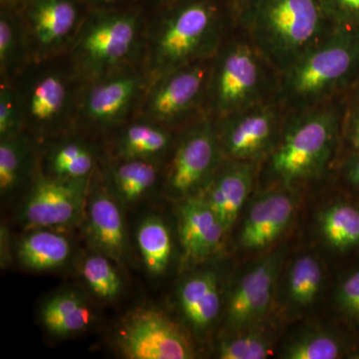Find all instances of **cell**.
I'll use <instances>...</instances> for the list:
<instances>
[{"mask_svg": "<svg viewBox=\"0 0 359 359\" xmlns=\"http://www.w3.org/2000/svg\"><path fill=\"white\" fill-rule=\"evenodd\" d=\"M149 83L143 63L84 82L74 126L99 130L120 126L136 115Z\"/></svg>", "mask_w": 359, "mask_h": 359, "instance_id": "30bf717a", "label": "cell"}, {"mask_svg": "<svg viewBox=\"0 0 359 359\" xmlns=\"http://www.w3.org/2000/svg\"><path fill=\"white\" fill-rule=\"evenodd\" d=\"M143 1L152 4L155 7L156 11H157V9L162 8V7L169 6L175 0H142V2Z\"/></svg>", "mask_w": 359, "mask_h": 359, "instance_id": "60d3db41", "label": "cell"}, {"mask_svg": "<svg viewBox=\"0 0 359 359\" xmlns=\"http://www.w3.org/2000/svg\"><path fill=\"white\" fill-rule=\"evenodd\" d=\"M282 264V254L275 252L257 262L231 290L226 318L235 330L249 327L266 313Z\"/></svg>", "mask_w": 359, "mask_h": 359, "instance_id": "2e32d148", "label": "cell"}, {"mask_svg": "<svg viewBox=\"0 0 359 359\" xmlns=\"http://www.w3.org/2000/svg\"><path fill=\"white\" fill-rule=\"evenodd\" d=\"M25 131V116L20 97L11 81L0 86V140Z\"/></svg>", "mask_w": 359, "mask_h": 359, "instance_id": "836d02e7", "label": "cell"}, {"mask_svg": "<svg viewBox=\"0 0 359 359\" xmlns=\"http://www.w3.org/2000/svg\"><path fill=\"white\" fill-rule=\"evenodd\" d=\"M90 181H67L40 174L21 204L18 219L29 230L79 223L83 219Z\"/></svg>", "mask_w": 359, "mask_h": 359, "instance_id": "5bb4252c", "label": "cell"}, {"mask_svg": "<svg viewBox=\"0 0 359 359\" xmlns=\"http://www.w3.org/2000/svg\"><path fill=\"white\" fill-rule=\"evenodd\" d=\"M88 7L89 11L94 9L122 8L142 4V0H81Z\"/></svg>", "mask_w": 359, "mask_h": 359, "instance_id": "f35d334b", "label": "cell"}, {"mask_svg": "<svg viewBox=\"0 0 359 359\" xmlns=\"http://www.w3.org/2000/svg\"><path fill=\"white\" fill-rule=\"evenodd\" d=\"M9 245L8 242V233L6 226L1 228V263L2 266H7V263L9 262V252L7 250V247Z\"/></svg>", "mask_w": 359, "mask_h": 359, "instance_id": "ab89813d", "label": "cell"}, {"mask_svg": "<svg viewBox=\"0 0 359 359\" xmlns=\"http://www.w3.org/2000/svg\"><path fill=\"white\" fill-rule=\"evenodd\" d=\"M212 59L189 63L152 80L134 117L178 131L205 115Z\"/></svg>", "mask_w": 359, "mask_h": 359, "instance_id": "ba28073f", "label": "cell"}, {"mask_svg": "<svg viewBox=\"0 0 359 359\" xmlns=\"http://www.w3.org/2000/svg\"><path fill=\"white\" fill-rule=\"evenodd\" d=\"M342 175L347 183L359 190V153L351 154L344 160Z\"/></svg>", "mask_w": 359, "mask_h": 359, "instance_id": "74e56055", "label": "cell"}, {"mask_svg": "<svg viewBox=\"0 0 359 359\" xmlns=\"http://www.w3.org/2000/svg\"><path fill=\"white\" fill-rule=\"evenodd\" d=\"M233 0H175L148 22L143 66L150 82L189 63L214 57L238 23Z\"/></svg>", "mask_w": 359, "mask_h": 359, "instance_id": "6da1fadb", "label": "cell"}, {"mask_svg": "<svg viewBox=\"0 0 359 359\" xmlns=\"http://www.w3.org/2000/svg\"><path fill=\"white\" fill-rule=\"evenodd\" d=\"M334 26L359 28V0H320Z\"/></svg>", "mask_w": 359, "mask_h": 359, "instance_id": "d590c367", "label": "cell"}, {"mask_svg": "<svg viewBox=\"0 0 359 359\" xmlns=\"http://www.w3.org/2000/svg\"><path fill=\"white\" fill-rule=\"evenodd\" d=\"M178 231L184 257L199 263L221 249L226 229L202 195L180 201Z\"/></svg>", "mask_w": 359, "mask_h": 359, "instance_id": "ac0fdd59", "label": "cell"}, {"mask_svg": "<svg viewBox=\"0 0 359 359\" xmlns=\"http://www.w3.org/2000/svg\"><path fill=\"white\" fill-rule=\"evenodd\" d=\"M165 176V192L182 201L199 195L224 160L214 120L207 115L178 130Z\"/></svg>", "mask_w": 359, "mask_h": 359, "instance_id": "9c48e42d", "label": "cell"}, {"mask_svg": "<svg viewBox=\"0 0 359 359\" xmlns=\"http://www.w3.org/2000/svg\"><path fill=\"white\" fill-rule=\"evenodd\" d=\"M337 299L340 308L359 320V269L340 285Z\"/></svg>", "mask_w": 359, "mask_h": 359, "instance_id": "8d00e7d4", "label": "cell"}, {"mask_svg": "<svg viewBox=\"0 0 359 359\" xmlns=\"http://www.w3.org/2000/svg\"><path fill=\"white\" fill-rule=\"evenodd\" d=\"M318 226L323 240L334 250L359 245V210L346 203L328 205L320 212Z\"/></svg>", "mask_w": 359, "mask_h": 359, "instance_id": "f1b7e54d", "label": "cell"}, {"mask_svg": "<svg viewBox=\"0 0 359 359\" xmlns=\"http://www.w3.org/2000/svg\"><path fill=\"white\" fill-rule=\"evenodd\" d=\"M359 79V28L335 26L289 69L280 73L276 99L287 111L346 95Z\"/></svg>", "mask_w": 359, "mask_h": 359, "instance_id": "277c9868", "label": "cell"}, {"mask_svg": "<svg viewBox=\"0 0 359 359\" xmlns=\"http://www.w3.org/2000/svg\"><path fill=\"white\" fill-rule=\"evenodd\" d=\"M257 177L259 164L224 158L210 183L200 194L218 215L226 231L230 230L242 211Z\"/></svg>", "mask_w": 359, "mask_h": 359, "instance_id": "d6986e66", "label": "cell"}, {"mask_svg": "<svg viewBox=\"0 0 359 359\" xmlns=\"http://www.w3.org/2000/svg\"><path fill=\"white\" fill-rule=\"evenodd\" d=\"M238 9V25L280 73L335 27L320 0H245Z\"/></svg>", "mask_w": 359, "mask_h": 359, "instance_id": "3957f363", "label": "cell"}, {"mask_svg": "<svg viewBox=\"0 0 359 359\" xmlns=\"http://www.w3.org/2000/svg\"><path fill=\"white\" fill-rule=\"evenodd\" d=\"M40 318L49 334L65 337L86 330L93 314L81 295L65 290L52 295L42 304Z\"/></svg>", "mask_w": 359, "mask_h": 359, "instance_id": "d4e9b609", "label": "cell"}, {"mask_svg": "<svg viewBox=\"0 0 359 359\" xmlns=\"http://www.w3.org/2000/svg\"><path fill=\"white\" fill-rule=\"evenodd\" d=\"M287 114L275 98L212 119L224 158L259 165L275 146Z\"/></svg>", "mask_w": 359, "mask_h": 359, "instance_id": "4fadbf2b", "label": "cell"}, {"mask_svg": "<svg viewBox=\"0 0 359 359\" xmlns=\"http://www.w3.org/2000/svg\"><path fill=\"white\" fill-rule=\"evenodd\" d=\"M114 144L115 159L161 160L172 152L176 130L145 118L133 117L123 123Z\"/></svg>", "mask_w": 359, "mask_h": 359, "instance_id": "44dd1931", "label": "cell"}, {"mask_svg": "<svg viewBox=\"0 0 359 359\" xmlns=\"http://www.w3.org/2000/svg\"><path fill=\"white\" fill-rule=\"evenodd\" d=\"M271 354V342L259 332H242L223 340L217 349L221 359H264Z\"/></svg>", "mask_w": 359, "mask_h": 359, "instance_id": "d6a6232c", "label": "cell"}, {"mask_svg": "<svg viewBox=\"0 0 359 359\" xmlns=\"http://www.w3.org/2000/svg\"><path fill=\"white\" fill-rule=\"evenodd\" d=\"M33 138L27 132L0 140V195L11 197L29 178L33 168Z\"/></svg>", "mask_w": 359, "mask_h": 359, "instance_id": "4316f807", "label": "cell"}, {"mask_svg": "<svg viewBox=\"0 0 359 359\" xmlns=\"http://www.w3.org/2000/svg\"><path fill=\"white\" fill-rule=\"evenodd\" d=\"M233 1H235V2H236V4H237V6H238H238H241V4H243V2H244V1H245V0H233Z\"/></svg>", "mask_w": 359, "mask_h": 359, "instance_id": "7bdbcfd3", "label": "cell"}, {"mask_svg": "<svg viewBox=\"0 0 359 359\" xmlns=\"http://www.w3.org/2000/svg\"><path fill=\"white\" fill-rule=\"evenodd\" d=\"M113 262L105 255L94 252L85 257L80 266L85 285L100 301H115L122 292V280Z\"/></svg>", "mask_w": 359, "mask_h": 359, "instance_id": "4dcf8cb0", "label": "cell"}, {"mask_svg": "<svg viewBox=\"0 0 359 359\" xmlns=\"http://www.w3.org/2000/svg\"><path fill=\"white\" fill-rule=\"evenodd\" d=\"M356 86H358V87H359V79H358V82H356V84H355V85H354V86H353V87H356Z\"/></svg>", "mask_w": 359, "mask_h": 359, "instance_id": "ee69618b", "label": "cell"}, {"mask_svg": "<svg viewBox=\"0 0 359 359\" xmlns=\"http://www.w3.org/2000/svg\"><path fill=\"white\" fill-rule=\"evenodd\" d=\"M290 189L275 186L254 200L241 229L240 244L243 248L264 249L289 228L295 212L294 197Z\"/></svg>", "mask_w": 359, "mask_h": 359, "instance_id": "e0dca14e", "label": "cell"}, {"mask_svg": "<svg viewBox=\"0 0 359 359\" xmlns=\"http://www.w3.org/2000/svg\"><path fill=\"white\" fill-rule=\"evenodd\" d=\"M22 2V0H1V6L18 7Z\"/></svg>", "mask_w": 359, "mask_h": 359, "instance_id": "b9f144b4", "label": "cell"}, {"mask_svg": "<svg viewBox=\"0 0 359 359\" xmlns=\"http://www.w3.org/2000/svg\"><path fill=\"white\" fill-rule=\"evenodd\" d=\"M43 175L67 181H90L96 170L94 148L76 136H66L51 145L44 157Z\"/></svg>", "mask_w": 359, "mask_h": 359, "instance_id": "7402d4cb", "label": "cell"}, {"mask_svg": "<svg viewBox=\"0 0 359 359\" xmlns=\"http://www.w3.org/2000/svg\"><path fill=\"white\" fill-rule=\"evenodd\" d=\"M280 72L237 23L212 59L205 114L219 119L275 99Z\"/></svg>", "mask_w": 359, "mask_h": 359, "instance_id": "8992f818", "label": "cell"}, {"mask_svg": "<svg viewBox=\"0 0 359 359\" xmlns=\"http://www.w3.org/2000/svg\"><path fill=\"white\" fill-rule=\"evenodd\" d=\"M341 145L351 154L359 153V87H353L344 99Z\"/></svg>", "mask_w": 359, "mask_h": 359, "instance_id": "e575fe53", "label": "cell"}, {"mask_svg": "<svg viewBox=\"0 0 359 359\" xmlns=\"http://www.w3.org/2000/svg\"><path fill=\"white\" fill-rule=\"evenodd\" d=\"M344 99L287 111L275 146L259 165L273 185L292 188L320 181L334 164L341 146Z\"/></svg>", "mask_w": 359, "mask_h": 359, "instance_id": "7a4b0ae2", "label": "cell"}, {"mask_svg": "<svg viewBox=\"0 0 359 359\" xmlns=\"http://www.w3.org/2000/svg\"><path fill=\"white\" fill-rule=\"evenodd\" d=\"M323 273L318 259L302 255L292 263L287 273V294L292 306L306 308L316 301L323 285Z\"/></svg>", "mask_w": 359, "mask_h": 359, "instance_id": "f546056e", "label": "cell"}, {"mask_svg": "<svg viewBox=\"0 0 359 359\" xmlns=\"http://www.w3.org/2000/svg\"><path fill=\"white\" fill-rule=\"evenodd\" d=\"M15 8L25 27L30 61L66 54L89 11L81 0H22Z\"/></svg>", "mask_w": 359, "mask_h": 359, "instance_id": "8fae6325", "label": "cell"}, {"mask_svg": "<svg viewBox=\"0 0 359 359\" xmlns=\"http://www.w3.org/2000/svg\"><path fill=\"white\" fill-rule=\"evenodd\" d=\"M11 82L22 106L25 131L34 140L62 135L74 126L84 81L67 54L30 61Z\"/></svg>", "mask_w": 359, "mask_h": 359, "instance_id": "52a82bcc", "label": "cell"}, {"mask_svg": "<svg viewBox=\"0 0 359 359\" xmlns=\"http://www.w3.org/2000/svg\"><path fill=\"white\" fill-rule=\"evenodd\" d=\"M93 179L85 205V236L94 252L120 263L126 259L129 247L123 205L103 179L98 175Z\"/></svg>", "mask_w": 359, "mask_h": 359, "instance_id": "9a60e30c", "label": "cell"}, {"mask_svg": "<svg viewBox=\"0 0 359 359\" xmlns=\"http://www.w3.org/2000/svg\"><path fill=\"white\" fill-rule=\"evenodd\" d=\"M136 244L144 266L154 278L167 273L174 254L173 238L164 219L147 216L136 231Z\"/></svg>", "mask_w": 359, "mask_h": 359, "instance_id": "484cf974", "label": "cell"}, {"mask_svg": "<svg viewBox=\"0 0 359 359\" xmlns=\"http://www.w3.org/2000/svg\"><path fill=\"white\" fill-rule=\"evenodd\" d=\"M72 245L67 237L47 228L32 229L16 247L18 262L32 271H53L69 261Z\"/></svg>", "mask_w": 359, "mask_h": 359, "instance_id": "603a6c76", "label": "cell"}, {"mask_svg": "<svg viewBox=\"0 0 359 359\" xmlns=\"http://www.w3.org/2000/svg\"><path fill=\"white\" fill-rule=\"evenodd\" d=\"M180 311L194 332L204 334L218 320L222 309L219 280L212 271L188 276L177 290Z\"/></svg>", "mask_w": 359, "mask_h": 359, "instance_id": "ffe728a7", "label": "cell"}, {"mask_svg": "<svg viewBox=\"0 0 359 359\" xmlns=\"http://www.w3.org/2000/svg\"><path fill=\"white\" fill-rule=\"evenodd\" d=\"M115 346L127 359H191L192 342L178 323L155 308H140L123 320Z\"/></svg>", "mask_w": 359, "mask_h": 359, "instance_id": "7c38bea8", "label": "cell"}, {"mask_svg": "<svg viewBox=\"0 0 359 359\" xmlns=\"http://www.w3.org/2000/svg\"><path fill=\"white\" fill-rule=\"evenodd\" d=\"M340 353L341 346L334 337L325 332H311L292 340L282 355L287 359H335Z\"/></svg>", "mask_w": 359, "mask_h": 359, "instance_id": "1f68e13d", "label": "cell"}, {"mask_svg": "<svg viewBox=\"0 0 359 359\" xmlns=\"http://www.w3.org/2000/svg\"><path fill=\"white\" fill-rule=\"evenodd\" d=\"M30 62L25 27L18 8L1 6L0 13V73L11 81Z\"/></svg>", "mask_w": 359, "mask_h": 359, "instance_id": "83f0119b", "label": "cell"}, {"mask_svg": "<svg viewBox=\"0 0 359 359\" xmlns=\"http://www.w3.org/2000/svg\"><path fill=\"white\" fill-rule=\"evenodd\" d=\"M148 16L142 4L89 11L66 52L84 82L143 62Z\"/></svg>", "mask_w": 359, "mask_h": 359, "instance_id": "5b68a950", "label": "cell"}, {"mask_svg": "<svg viewBox=\"0 0 359 359\" xmlns=\"http://www.w3.org/2000/svg\"><path fill=\"white\" fill-rule=\"evenodd\" d=\"M160 163L140 159H116L107 185L123 207L134 205L152 192L159 181Z\"/></svg>", "mask_w": 359, "mask_h": 359, "instance_id": "cb8c5ba5", "label": "cell"}]
</instances>
